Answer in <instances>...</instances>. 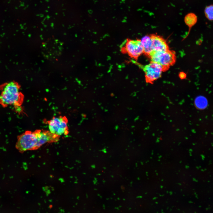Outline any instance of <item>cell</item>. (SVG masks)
Wrapping results in <instances>:
<instances>
[{
    "mask_svg": "<svg viewBox=\"0 0 213 213\" xmlns=\"http://www.w3.org/2000/svg\"><path fill=\"white\" fill-rule=\"evenodd\" d=\"M19 84L14 81L4 83L0 85V104L4 107L13 106L17 109L20 107L24 95L20 91Z\"/></svg>",
    "mask_w": 213,
    "mask_h": 213,
    "instance_id": "1",
    "label": "cell"
},
{
    "mask_svg": "<svg viewBox=\"0 0 213 213\" xmlns=\"http://www.w3.org/2000/svg\"><path fill=\"white\" fill-rule=\"evenodd\" d=\"M148 57L151 62L161 65L164 71L168 70L175 64L176 59L175 52L169 49L164 51H153Z\"/></svg>",
    "mask_w": 213,
    "mask_h": 213,
    "instance_id": "2",
    "label": "cell"
},
{
    "mask_svg": "<svg viewBox=\"0 0 213 213\" xmlns=\"http://www.w3.org/2000/svg\"><path fill=\"white\" fill-rule=\"evenodd\" d=\"M120 51L122 54H128L131 58L137 60L143 53V48L141 40L126 39L121 44Z\"/></svg>",
    "mask_w": 213,
    "mask_h": 213,
    "instance_id": "3",
    "label": "cell"
},
{
    "mask_svg": "<svg viewBox=\"0 0 213 213\" xmlns=\"http://www.w3.org/2000/svg\"><path fill=\"white\" fill-rule=\"evenodd\" d=\"M37 139L34 132L27 130L17 137L16 149L21 153L37 149Z\"/></svg>",
    "mask_w": 213,
    "mask_h": 213,
    "instance_id": "4",
    "label": "cell"
},
{
    "mask_svg": "<svg viewBox=\"0 0 213 213\" xmlns=\"http://www.w3.org/2000/svg\"><path fill=\"white\" fill-rule=\"evenodd\" d=\"M132 61L142 69L144 72L145 80L147 83L152 84L160 78L164 70L162 67L157 63L150 62L149 64L143 66L134 60Z\"/></svg>",
    "mask_w": 213,
    "mask_h": 213,
    "instance_id": "5",
    "label": "cell"
},
{
    "mask_svg": "<svg viewBox=\"0 0 213 213\" xmlns=\"http://www.w3.org/2000/svg\"><path fill=\"white\" fill-rule=\"evenodd\" d=\"M47 123L49 131L53 134L60 136L69 133L68 120L65 116L54 117Z\"/></svg>",
    "mask_w": 213,
    "mask_h": 213,
    "instance_id": "6",
    "label": "cell"
},
{
    "mask_svg": "<svg viewBox=\"0 0 213 213\" xmlns=\"http://www.w3.org/2000/svg\"><path fill=\"white\" fill-rule=\"evenodd\" d=\"M62 47V43L59 40L50 39L46 42L43 46L44 55L47 59H55L61 54Z\"/></svg>",
    "mask_w": 213,
    "mask_h": 213,
    "instance_id": "7",
    "label": "cell"
},
{
    "mask_svg": "<svg viewBox=\"0 0 213 213\" xmlns=\"http://www.w3.org/2000/svg\"><path fill=\"white\" fill-rule=\"evenodd\" d=\"M37 139V149L46 143L57 142L60 136L46 130H37L34 131Z\"/></svg>",
    "mask_w": 213,
    "mask_h": 213,
    "instance_id": "8",
    "label": "cell"
},
{
    "mask_svg": "<svg viewBox=\"0 0 213 213\" xmlns=\"http://www.w3.org/2000/svg\"><path fill=\"white\" fill-rule=\"evenodd\" d=\"M150 35L153 51H164L169 49L168 44L163 38L155 34H151Z\"/></svg>",
    "mask_w": 213,
    "mask_h": 213,
    "instance_id": "9",
    "label": "cell"
},
{
    "mask_svg": "<svg viewBox=\"0 0 213 213\" xmlns=\"http://www.w3.org/2000/svg\"><path fill=\"white\" fill-rule=\"evenodd\" d=\"M141 40L143 48V54L148 57L151 53L153 51L150 35L145 36Z\"/></svg>",
    "mask_w": 213,
    "mask_h": 213,
    "instance_id": "10",
    "label": "cell"
},
{
    "mask_svg": "<svg viewBox=\"0 0 213 213\" xmlns=\"http://www.w3.org/2000/svg\"><path fill=\"white\" fill-rule=\"evenodd\" d=\"M197 17L195 14L191 13L187 14L185 18V22L189 27H191L196 22Z\"/></svg>",
    "mask_w": 213,
    "mask_h": 213,
    "instance_id": "11",
    "label": "cell"
},
{
    "mask_svg": "<svg viewBox=\"0 0 213 213\" xmlns=\"http://www.w3.org/2000/svg\"><path fill=\"white\" fill-rule=\"evenodd\" d=\"M213 5H210L206 7L204 10L206 17L210 20H213Z\"/></svg>",
    "mask_w": 213,
    "mask_h": 213,
    "instance_id": "12",
    "label": "cell"
},
{
    "mask_svg": "<svg viewBox=\"0 0 213 213\" xmlns=\"http://www.w3.org/2000/svg\"><path fill=\"white\" fill-rule=\"evenodd\" d=\"M186 74L183 72H181L179 74V76L181 79L185 78L186 77Z\"/></svg>",
    "mask_w": 213,
    "mask_h": 213,
    "instance_id": "13",
    "label": "cell"
}]
</instances>
